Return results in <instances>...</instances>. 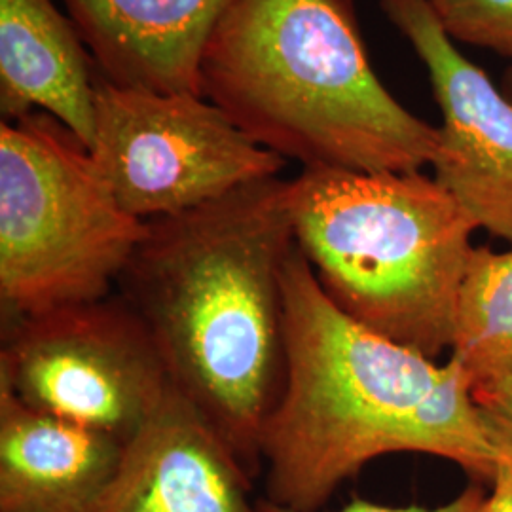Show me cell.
<instances>
[{
	"label": "cell",
	"mask_w": 512,
	"mask_h": 512,
	"mask_svg": "<svg viewBox=\"0 0 512 512\" xmlns=\"http://www.w3.org/2000/svg\"><path fill=\"white\" fill-rule=\"evenodd\" d=\"M90 154L116 202L145 222L279 177L287 164L203 95L122 88L105 78L95 80Z\"/></svg>",
	"instance_id": "obj_6"
},
{
	"label": "cell",
	"mask_w": 512,
	"mask_h": 512,
	"mask_svg": "<svg viewBox=\"0 0 512 512\" xmlns=\"http://www.w3.org/2000/svg\"><path fill=\"white\" fill-rule=\"evenodd\" d=\"M478 512H512V458L497 467Z\"/></svg>",
	"instance_id": "obj_17"
},
{
	"label": "cell",
	"mask_w": 512,
	"mask_h": 512,
	"mask_svg": "<svg viewBox=\"0 0 512 512\" xmlns=\"http://www.w3.org/2000/svg\"><path fill=\"white\" fill-rule=\"evenodd\" d=\"M285 380L260 437L266 501L317 512L374 459L412 452L490 484L511 435L476 403L452 359L439 365L340 310L294 247L285 275Z\"/></svg>",
	"instance_id": "obj_1"
},
{
	"label": "cell",
	"mask_w": 512,
	"mask_h": 512,
	"mask_svg": "<svg viewBox=\"0 0 512 512\" xmlns=\"http://www.w3.org/2000/svg\"><path fill=\"white\" fill-rule=\"evenodd\" d=\"M294 247L291 181L272 177L148 220L118 279L171 385L253 476L285 380L283 275Z\"/></svg>",
	"instance_id": "obj_2"
},
{
	"label": "cell",
	"mask_w": 512,
	"mask_h": 512,
	"mask_svg": "<svg viewBox=\"0 0 512 512\" xmlns=\"http://www.w3.org/2000/svg\"><path fill=\"white\" fill-rule=\"evenodd\" d=\"M450 351L473 387L512 378V249L475 247L459 291Z\"/></svg>",
	"instance_id": "obj_13"
},
{
	"label": "cell",
	"mask_w": 512,
	"mask_h": 512,
	"mask_svg": "<svg viewBox=\"0 0 512 512\" xmlns=\"http://www.w3.org/2000/svg\"><path fill=\"white\" fill-rule=\"evenodd\" d=\"M0 384L19 401L126 440L164 401L169 376L118 294L4 323Z\"/></svg>",
	"instance_id": "obj_7"
},
{
	"label": "cell",
	"mask_w": 512,
	"mask_h": 512,
	"mask_svg": "<svg viewBox=\"0 0 512 512\" xmlns=\"http://www.w3.org/2000/svg\"><path fill=\"white\" fill-rule=\"evenodd\" d=\"M124 442L37 410L0 384V512H93Z\"/></svg>",
	"instance_id": "obj_11"
},
{
	"label": "cell",
	"mask_w": 512,
	"mask_h": 512,
	"mask_svg": "<svg viewBox=\"0 0 512 512\" xmlns=\"http://www.w3.org/2000/svg\"><path fill=\"white\" fill-rule=\"evenodd\" d=\"M101 78L203 95V52L230 0H61Z\"/></svg>",
	"instance_id": "obj_10"
},
{
	"label": "cell",
	"mask_w": 512,
	"mask_h": 512,
	"mask_svg": "<svg viewBox=\"0 0 512 512\" xmlns=\"http://www.w3.org/2000/svg\"><path fill=\"white\" fill-rule=\"evenodd\" d=\"M507 93H509V99L512 101V74L507 78Z\"/></svg>",
	"instance_id": "obj_18"
},
{
	"label": "cell",
	"mask_w": 512,
	"mask_h": 512,
	"mask_svg": "<svg viewBox=\"0 0 512 512\" xmlns=\"http://www.w3.org/2000/svg\"><path fill=\"white\" fill-rule=\"evenodd\" d=\"M200 78L256 145L304 169L421 171L439 147L372 71L349 0H230Z\"/></svg>",
	"instance_id": "obj_3"
},
{
	"label": "cell",
	"mask_w": 512,
	"mask_h": 512,
	"mask_svg": "<svg viewBox=\"0 0 512 512\" xmlns=\"http://www.w3.org/2000/svg\"><path fill=\"white\" fill-rule=\"evenodd\" d=\"M448 37L512 61V0H429Z\"/></svg>",
	"instance_id": "obj_14"
},
{
	"label": "cell",
	"mask_w": 512,
	"mask_h": 512,
	"mask_svg": "<svg viewBox=\"0 0 512 512\" xmlns=\"http://www.w3.org/2000/svg\"><path fill=\"white\" fill-rule=\"evenodd\" d=\"M93 512H262L253 475L217 427L169 385L126 442Z\"/></svg>",
	"instance_id": "obj_9"
},
{
	"label": "cell",
	"mask_w": 512,
	"mask_h": 512,
	"mask_svg": "<svg viewBox=\"0 0 512 512\" xmlns=\"http://www.w3.org/2000/svg\"><path fill=\"white\" fill-rule=\"evenodd\" d=\"M431 78L442 110L435 179L492 236L512 243V101L459 52L429 0H382Z\"/></svg>",
	"instance_id": "obj_8"
},
{
	"label": "cell",
	"mask_w": 512,
	"mask_h": 512,
	"mask_svg": "<svg viewBox=\"0 0 512 512\" xmlns=\"http://www.w3.org/2000/svg\"><path fill=\"white\" fill-rule=\"evenodd\" d=\"M147 222L129 215L90 148L48 112L0 124L4 323L110 296Z\"/></svg>",
	"instance_id": "obj_5"
},
{
	"label": "cell",
	"mask_w": 512,
	"mask_h": 512,
	"mask_svg": "<svg viewBox=\"0 0 512 512\" xmlns=\"http://www.w3.org/2000/svg\"><path fill=\"white\" fill-rule=\"evenodd\" d=\"M476 403L499 421L512 439V378L475 385Z\"/></svg>",
	"instance_id": "obj_16"
},
{
	"label": "cell",
	"mask_w": 512,
	"mask_h": 512,
	"mask_svg": "<svg viewBox=\"0 0 512 512\" xmlns=\"http://www.w3.org/2000/svg\"><path fill=\"white\" fill-rule=\"evenodd\" d=\"M291 213L296 247L340 310L431 359L452 348L478 226L435 177L302 169Z\"/></svg>",
	"instance_id": "obj_4"
},
{
	"label": "cell",
	"mask_w": 512,
	"mask_h": 512,
	"mask_svg": "<svg viewBox=\"0 0 512 512\" xmlns=\"http://www.w3.org/2000/svg\"><path fill=\"white\" fill-rule=\"evenodd\" d=\"M486 497V490L482 488V484H473L469 488H465L458 497H454L452 501L440 505V507H420V505H410V507H387L380 503H372L361 497H355L353 501H349L346 507L338 509V511H317V512H478L482 507V501ZM260 511L262 512H300L291 511V509H283L277 507L274 503L260 499Z\"/></svg>",
	"instance_id": "obj_15"
},
{
	"label": "cell",
	"mask_w": 512,
	"mask_h": 512,
	"mask_svg": "<svg viewBox=\"0 0 512 512\" xmlns=\"http://www.w3.org/2000/svg\"><path fill=\"white\" fill-rule=\"evenodd\" d=\"M52 0H0V112L14 122L48 112L86 145L95 129L92 61Z\"/></svg>",
	"instance_id": "obj_12"
}]
</instances>
